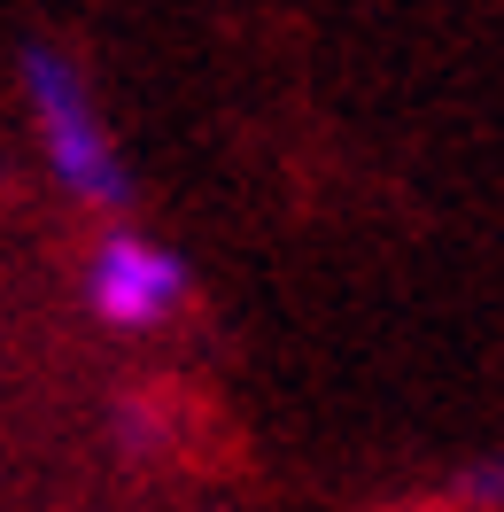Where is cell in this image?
Segmentation results:
<instances>
[{"instance_id":"6da1fadb","label":"cell","mask_w":504,"mask_h":512,"mask_svg":"<svg viewBox=\"0 0 504 512\" xmlns=\"http://www.w3.org/2000/svg\"><path fill=\"white\" fill-rule=\"evenodd\" d=\"M24 109H32V132H39V156L55 171V187H70L78 202L94 210H125L132 202V171L117 156V132L101 125L94 94L70 55L55 47H32L24 55Z\"/></svg>"},{"instance_id":"7a4b0ae2","label":"cell","mask_w":504,"mask_h":512,"mask_svg":"<svg viewBox=\"0 0 504 512\" xmlns=\"http://www.w3.org/2000/svg\"><path fill=\"white\" fill-rule=\"evenodd\" d=\"M86 303H94L101 326H117V334H148L163 326L179 303H187V264L148 241V233H101L94 256H86Z\"/></svg>"}]
</instances>
